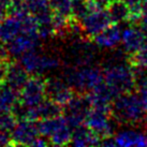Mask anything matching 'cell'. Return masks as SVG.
Instances as JSON below:
<instances>
[{
	"label": "cell",
	"instance_id": "1",
	"mask_svg": "<svg viewBox=\"0 0 147 147\" xmlns=\"http://www.w3.org/2000/svg\"><path fill=\"white\" fill-rule=\"evenodd\" d=\"M112 116L116 121L136 123L146 118L147 112L140 94L132 91L117 96L113 101Z\"/></svg>",
	"mask_w": 147,
	"mask_h": 147
},
{
	"label": "cell",
	"instance_id": "2",
	"mask_svg": "<svg viewBox=\"0 0 147 147\" xmlns=\"http://www.w3.org/2000/svg\"><path fill=\"white\" fill-rule=\"evenodd\" d=\"M104 83L117 97L119 94L131 92L136 87L133 67L123 62H114L103 70Z\"/></svg>",
	"mask_w": 147,
	"mask_h": 147
},
{
	"label": "cell",
	"instance_id": "3",
	"mask_svg": "<svg viewBox=\"0 0 147 147\" xmlns=\"http://www.w3.org/2000/svg\"><path fill=\"white\" fill-rule=\"evenodd\" d=\"M65 80L75 91L87 94L104 82V74L97 67L82 65L76 67V69L68 70L65 73Z\"/></svg>",
	"mask_w": 147,
	"mask_h": 147
},
{
	"label": "cell",
	"instance_id": "4",
	"mask_svg": "<svg viewBox=\"0 0 147 147\" xmlns=\"http://www.w3.org/2000/svg\"><path fill=\"white\" fill-rule=\"evenodd\" d=\"M20 62L28 72L29 75L39 76L46 72L57 69L60 65V61L58 58L38 53L36 49H32L20 57Z\"/></svg>",
	"mask_w": 147,
	"mask_h": 147
},
{
	"label": "cell",
	"instance_id": "5",
	"mask_svg": "<svg viewBox=\"0 0 147 147\" xmlns=\"http://www.w3.org/2000/svg\"><path fill=\"white\" fill-rule=\"evenodd\" d=\"M91 109L92 106L87 94L78 92L63 107V116L70 126L74 129L85 123V120Z\"/></svg>",
	"mask_w": 147,
	"mask_h": 147
},
{
	"label": "cell",
	"instance_id": "6",
	"mask_svg": "<svg viewBox=\"0 0 147 147\" xmlns=\"http://www.w3.org/2000/svg\"><path fill=\"white\" fill-rule=\"evenodd\" d=\"M45 99V80L39 75H32L20 91V103L26 107H34L43 102Z\"/></svg>",
	"mask_w": 147,
	"mask_h": 147
},
{
	"label": "cell",
	"instance_id": "7",
	"mask_svg": "<svg viewBox=\"0 0 147 147\" xmlns=\"http://www.w3.org/2000/svg\"><path fill=\"white\" fill-rule=\"evenodd\" d=\"M111 24H113V22L106 8L94 9L81 21L84 36L91 39L107 28Z\"/></svg>",
	"mask_w": 147,
	"mask_h": 147
},
{
	"label": "cell",
	"instance_id": "8",
	"mask_svg": "<svg viewBox=\"0 0 147 147\" xmlns=\"http://www.w3.org/2000/svg\"><path fill=\"white\" fill-rule=\"evenodd\" d=\"M46 98L65 107L75 96V90L65 78H49L45 80Z\"/></svg>",
	"mask_w": 147,
	"mask_h": 147
},
{
	"label": "cell",
	"instance_id": "9",
	"mask_svg": "<svg viewBox=\"0 0 147 147\" xmlns=\"http://www.w3.org/2000/svg\"><path fill=\"white\" fill-rule=\"evenodd\" d=\"M112 118L113 116L111 112L91 109L85 120V125L102 140L103 138L111 136L114 133V125Z\"/></svg>",
	"mask_w": 147,
	"mask_h": 147
},
{
	"label": "cell",
	"instance_id": "10",
	"mask_svg": "<svg viewBox=\"0 0 147 147\" xmlns=\"http://www.w3.org/2000/svg\"><path fill=\"white\" fill-rule=\"evenodd\" d=\"M40 135L37 121L30 119H18L12 131L13 146H31L34 140Z\"/></svg>",
	"mask_w": 147,
	"mask_h": 147
},
{
	"label": "cell",
	"instance_id": "11",
	"mask_svg": "<svg viewBox=\"0 0 147 147\" xmlns=\"http://www.w3.org/2000/svg\"><path fill=\"white\" fill-rule=\"evenodd\" d=\"M40 39V34L37 32H22L7 43L5 49L11 57H22L24 54L36 49Z\"/></svg>",
	"mask_w": 147,
	"mask_h": 147
},
{
	"label": "cell",
	"instance_id": "12",
	"mask_svg": "<svg viewBox=\"0 0 147 147\" xmlns=\"http://www.w3.org/2000/svg\"><path fill=\"white\" fill-rule=\"evenodd\" d=\"M29 14V13H28ZM24 15H13L9 14L0 22V42L7 44L8 42L16 38L18 34L24 32Z\"/></svg>",
	"mask_w": 147,
	"mask_h": 147
},
{
	"label": "cell",
	"instance_id": "13",
	"mask_svg": "<svg viewBox=\"0 0 147 147\" xmlns=\"http://www.w3.org/2000/svg\"><path fill=\"white\" fill-rule=\"evenodd\" d=\"M63 113V107L54 102L49 99H45L42 103L34 107H27L25 119H30L34 121H39L41 119L52 118L61 115Z\"/></svg>",
	"mask_w": 147,
	"mask_h": 147
},
{
	"label": "cell",
	"instance_id": "14",
	"mask_svg": "<svg viewBox=\"0 0 147 147\" xmlns=\"http://www.w3.org/2000/svg\"><path fill=\"white\" fill-rule=\"evenodd\" d=\"M87 97L91 103L92 109H98L112 113L113 101L116 97L104 82L94 88L91 91L87 92Z\"/></svg>",
	"mask_w": 147,
	"mask_h": 147
},
{
	"label": "cell",
	"instance_id": "15",
	"mask_svg": "<svg viewBox=\"0 0 147 147\" xmlns=\"http://www.w3.org/2000/svg\"><path fill=\"white\" fill-rule=\"evenodd\" d=\"M146 41V34L141 27L131 26L123 30L121 43H123V51L129 55H132L135 52H138Z\"/></svg>",
	"mask_w": 147,
	"mask_h": 147
},
{
	"label": "cell",
	"instance_id": "16",
	"mask_svg": "<svg viewBox=\"0 0 147 147\" xmlns=\"http://www.w3.org/2000/svg\"><path fill=\"white\" fill-rule=\"evenodd\" d=\"M28 12L32 15L38 25H49L53 23L54 12L49 0H27Z\"/></svg>",
	"mask_w": 147,
	"mask_h": 147
},
{
	"label": "cell",
	"instance_id": "17",
	"mask_svg": "<svg viewBox=\"0 0 147 147\" xmlns=\"http://www.w3.org/2000/svg\"><path fill=\"white\" fill-rule=\"evenodd\" d=\"M123 31L119 28L118 24H111L107 28L98 33L92 39L94 44L101 49H115L119 42H121Z\"/></svg>",
	"mask_w": 147,
	"mask_h": 147
},
{
	"label": "cell",
	"instance_id": "18",
	"mask_svg": "<svg viewBox=\"0 0 147 147\" xmlns=\"http://www.w3.org/2000/svg\"><path fill=\"white\" fill-rule=\"evenodd\" d=\"M29 74L21 65V62L10 61L8 65V71L5 75L4 84L10 86L16 91H21L26 82L28 81Z\"/></svg>",
	"mask_w": 147,
	"mask_h": 147
},
{
	"label": "cell",
	"instance_id": "19",
	"mask_svg": "<svg viewBox=\"0 0 147 147\" xmlns=\"http://www.w3.org/2000/svg\"><path fill=\"white\" fill-rule=\"evenodd\" d=\"M70 145L78 147L101 145V138L92 130H90L85 123L73 129V134Z\"/></svg>",
	"mask_w": 147,
	"mask_h": 147
},
{
	"label": "cell",
	"instance_id": "20",
	"mask_svg": "<svg viewBox=\"0 0 147 147\" xmlns=\"http://www.w3.org/2000/svg\"><path fill=\"white\" fill-rule=\"evenodd\" d=\"M115 141L117 146L121 147L146 146L147 135L135 130H123L115 135Z\"/></svg>",
	"mask_w": 147,
	"mask_h": 147
},
{
	"label": "cell",
	"instance_id": "21",
	"mask_svg": "<svg viewBox=\"0 0 147 147\" xmlns=\"http://www.w3.org/2000/svg\"><path fill=\"white\" fill-rule=\"evenodd\" d=\"M106 10L110 14L113 24H121L123 22H130L131 12L129 7L121 0H113Z\"/></svg>",
	"mask_w": 147,
	"mask_h": 147
},
{
	"label": "cell",
	"instance_id": "22",
	"mask_svg": "<svg viewBox=\"0 0 147 147\" xmlns=\"http://www.w3.org/2000/svg\"><path fill=\"white\" fill-rule=\"evenodd\" d=\"M18 102L20 92L4 84L0 90V113L12 112Z\"/></svg>",
	"mask_w": 147,
	"mask_h": 147
},
{
	"label": "cell",
	"instance_id": "23",
	"mask_svg": "<svg viewBox=\"0 0 147 147\" xmlns=\"http://www.w3.org/2000/svg\"><path fill=\"white\" fill-rule=\"evenodd\" d=\"M67 119L63 115H59L56 117H52V118H45L39 120L38 127H39V132L42 136L49 139L52 135L56 132V131L67 123Z\"/></svg>",
	"mask_w": 147,
	"mask_h": 147
},
{
	"label": "cell",
	"instance_id": "24",
	"mask_svg": "<svg viewBox=\"0 0 147 147\" xmlns=\"http://www.w3.org/2000/svg\"><path fill=\"white\" fill-rule=\"evenodd\" d=\"M99 7L97 3H94L91 0H72L71 4V18L81 23L83 18L90 13L92 10Z\"/></svg>",
	"mask_w": 147,
	"mask_h": 147
},
{
	"label": "cell",
	"instance_id": "25",
	"mask_svg": "<svg viewBox=\"0 0 147 147\" xmlns=\"http://www.w3.org/2000/svg\"><path fill=\"white\" fill-rule=\"evenodd\" d=\"M73 134V128L70 126L69 123H65L49 139V143L55 146H63L70 145Z\"/></svg>",
	"mask_w": 147,
	"mask_h": 147
},
{
	"label": "cell",
	"instance_id": "26",
	"mask_svg": "<svg viewBox=\"0 0 147 147\" xmlns=\"http://www.w3.org/2000/svg\"><path fill=\"white\" fill-rule=\"evenodd\" d=\"M129 63L132 67L146 68L147 69V41L141 49L129 56Z\"/></svg>",
	"mask_w": 147,
	"mask_h": 147
},
{
	"label": "cell",
	"instance_id": "27",
	"mask_svg": "<svg viewBox=\"0 0 147 147\" xmlns=\"http://www.w3.org/2000/svg\"><path fill=\"white\" fill-rule=\"evenodd\" d=\"M18 118L13 112H3L0 113V131L12 133L13 129L15 128Z\"/></svg>",
	"mask_w": 147,
	"mask_h": 147
},
{
	"label": "cell",
	"instance_id": "28",
	"mask_svg": "<svg viewBox=\"0 0 147 147\" xmlns=\"http://www.w3.org/2000/svg\"><path fill=\"white\" fill-rule=\"evenodd\" d=\"M54 13L63 16L71 17V4L72 0H49Z\"/></svg>",
	"mask_w": 147,
	"mask_h": 147
},
{
	"label": "cell",
	"instance_id": "29",
	"mask_svg": "<svg viewBox=\"0 0 147 147\" xmlns=\"http://www.w3.org/2000/svg\"><path fill=\"white\" fill-rule=\"evenodd\" d=\"M0 146H13L12 133L0 131Z\"/></svg>",
	"mask_w": 147,
	"mask_h": 147
},
{
	"label": "cell",
	"instance_id": "30",
	"mask_svg": "<svg viewBox=\"0 0 147 147\" xmlns=\"http://www.w3.org/2000/svg\"><path fill=\"white\" fill-rule=\"evenodd\" d=\"M140 91V96H141V99H142V102L144 104V107L147 112V89L143 90H139Z\"/></svg>",
	"mask_w": 147,
	"mask_h": 147
},
{
	"label": "cell",
	"instance_id": "31",
	"mask_svg": "<svg viewBox=\"0 0 147 147\" xmlns=\"http://www.w3.org/2000/svg\"><path fill=\"white\" fill-rule=\"evenodd\" d=\"M91 1H94V3H97L101 8H106L113 0H91Z\"/></svg>",
	"mask_w": 147,
	"mask_h": 147
},
{
	"label": "cell",
	"instance_id": "32",
	"mask_svg": "<svg viewBox=\"0 0 147 147\" xmlns=\"http://www.w3.org/2000/svg\"><path fill=\"white\" fill-rule=\"evenodd\" d=\"M11 2H12V0H0V8L8 11V8L10 7Z\"/></svg>",
	"mask_w": 147,
	"mask_h": 147
},
{
	"label": "cell",
	"instance_id": "33",
	"mask_svg": "<svg viewBox=\"0 0 147 147\" xmlns=\"http://www.w3.org/2000/svg\"><path fill=\"white\" fill-rule=\"evenodd\" d=\"M8 57H10V56L8 55V52H7L5 47H3V46H1V45H0V58L8 59Z\"/></svg>",
	"mask_w": 147,
	"mask_h": 147
},
{
	"label": "cell",
	"instance_id": "34",
	"mask_svg": "<svg viewBox=\"0 0 147 147\" xmlns=\"http://www.w3.org/2000/svg\"><path fill=\"white\" fill-rule=\"evenodd\" d=\"M5 11H7V10H3V9L0 8V22L5 17Z\"/></svg>",
	"mask_w": 147,
	"mask_h": 147
},
{
	"label": "cell",
	"instance_id": "35",
	"mask_svg": "<svg viewBox=\"0 0 147 147\" xmlns=\"http://www.w3.org/2000/svg\"><path fill=\"white\" fill-rule=\"evenodd\" d=\"M143 5H147V0H143Z\"/></svg>",
	"mask_w": 147,
	"mask_h": 147
},
{
	"label": "cell",
	"instance_id": "36",
	"mask_svg": "<svg viewBox=\"0 0 147 147\" xmlns=\"http://www.w3.org/2000/svg\"><path fill=\"white\" fill-rule=\"evenodd\" d=\"M1 87H2V84H0V90H1Z\"/></svg>",
	"mask_w": 147,
	"mask_h": 147
},
{
	"label": "cell",
	"instance_id": "37",
	"mask_svg": "<svg viewBox=\"0 0 147 147\" xmlns=\"http://www.w3.org/2000/svg\"><path fill=\"white\" fill-rule=\"evenodd\" d=\"M146 146H147V141H146Z\"/></svg>",
	"mask_w": 147,
	"mask_h": 147
}]
</instances>
